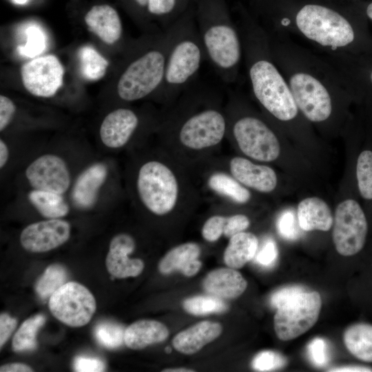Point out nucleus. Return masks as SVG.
Returning <instances> with one entry per match:
<instances>
[{
	"mask_svg": "<svg viewBox=\"0 0 372 372\" xmlns=\"http://www.w3.org/2000/svg\"><path fill=\"white\" fill-rule=\"evenodd\" d=\"M366 14L372 21V2H371L366 9Z\"/></svg>",
	"mask_w": 372,
	"mask_h": 372,
	"instance_id": "nucleus-53",
	"label": "nucleus"
},
{
	"mask_svg": "<svg viewBox=\"0 0 372 372\" xmlns=\"http://www.w3.org/2000/svg\"><path fill=\"white\" fill-rule=\"evenodd\" d=\"M49 308L52 315L63 323L73 327L87 324L96 311V301L83 285L68 282L50 297Z\"/></svg>",
	"mask_w": 372,
	"mask_h": 372,
	"instance_id": "nucleus-12",
	"label": "nucleus"
},
{
	"mask_svg": "<svg viewBox=\"0 0 372 372\" xmlns=\"http://www.w3.org/2000/svg\"><path fill=\"white\" fill-rule=\"evenodd\" d=\"M31 367L23 363H11L2 365L1 372H30L32 371Z\"/></svg>",
	"mask_w": 372,
	"mask_h": 372,
	"instance_id": "nucleus-47",
	"label": "nucleus"
},
{
	"mask_svg": "<svg viewBox=\"0 0 372 372\" xmlns=\"http://www.w3.org/2000/svg\"><path fill=\"white\" fill-rule=\"evenodd\" d=\"M173 31L172 25L149 49L129 62L116 85L117 94L122 101H136L158 92L163 79Z\"/></svg>",
	"mask_w": 372,
	"mask_h": 372,
	"instance_id": "nucleus-9",
	"label": "nucleus"
},
{
	"mask_svg": "<svg viewBox=\"0 0 372 372\" xmlns=\"http://www.w3.org/2000/svg\"><path fill=\"white\" fill-rule=\"evenodd\" d=\"M16 111V106L11 99L0 96V131L3 132L11 123Z\"/></svg>",
	"mask_w": 372,
	"mask_h": 372,
	"instance_id": "nucleus-45",
	"label": "nucleus"
},
{
	"mask_svg": "<svg viewBox=\"0 0 372 372\" xmlns=\"http://www.w3.org/2000/svg\"><path fill=\"white\" fill-rule=\"evenodd\" d=\"M222 331L220 323L201 321L177 333L172 340V345L183 354L192 355L218 338Z\"/></svg>",
	"mask_w": 372,
	"mask_h": 372,
	"instance_id": "nucleus-21",
	"label": "nucleus"
},
{
	"mask_svg": "<svg viewBox=\"0 0 372 372\" xmlns=\"http://www.w3.org/2000/svg\"><path fill=\"white\" fill-rule=\"evenodd\" d=\"M307 353L313 364L317 366H324L329 360L326 341L321 338L313 339L307 346Z\"/></svg>",
	"mask_w": 372,
	"mask_h": 372,
	"instance_id": "nucleus-41",
	"label": "nucleus"
},
{
	"mask_svg": "<svg viewBox=\"0 0 372 372\" xmlns=\"http://www.w3.org/2000/svg\"><path fill=\"white\" fill-rule=\"evenodd\" d=\"M25 89L39 97L54 95L63 83L64 70L56 56L49 54L35 58L21 69Z\"/></svg>",
	"mask_w": 372,
	"mask_h": 372,
	"instance_id": "nucleus-14",
	"label": "nucleus"
},
{
	"mask_svg": "<svg viewBox=\"0 0 372 372\" xmlns=\"http://www.w3.org/2000/svg\"><path fill=\"white\" fill-rule=\"evenodd\" d=\"M135 5L141 9H145L147 11V5L149 0H132Z\"/></svg>",
	"mask_w": 372,
	"mask_h": 372,
	"instance_id": "nucleus-52",
	"label": "nucleus"
},
{
	"mask_svg": "<svg viewBox=\"0 0 372 372\" xmlns=\"http://www.w3.org/2000/svg\"><path fill=\"white\" fill-rule=\"evenodd\" d=\"M287 360L282 354L273 351H262L257 353L251 362L252 368L258 371H270L286 366Z\"/></svg>",
	"mask_w": 372,
	"mask_h": 372,
	"instance_id": "nucleus-38",
	"label": "nucleus"
},
{
	"mask_svg": "<svg viewBox=\"0 0 372 372\" xmlns=\"http://www.w3.org/2000/svg\"><path fill=\"white\" fill-rule=\"evenodd\" d=\"M236 25L254 97L276 121L282 123L295 121L301 113L285 76L273 58L267 32L245 12H240Z\"/></svg>",
	"mask_w": 372,
	"mask_h": 372,
	"instance_id": "nucleus-2",
	"label": "nucleus"
},
{
	"mask_svg": "<svg viewBox=\"0 0 372 372\" xmlns=\"http://www.w3.org/2000/svg\"><path fill=\"white\" fill-rule=\"evenodd\" d=\"M227 216L213 215L206 220L201 229L203 238L207 242L217 241L223 234Z\"/></svg>",
	"mask_w": 372,
	"mask_h": 372,
	"instance_id": "nucleus-39",
	"label": "nucleus"
},
{
	"mask_svg": "<svg viewBox=\"0 0 372 372\" xmlns=\"http://www.w3.org/2000/svg\"><path fill=\"white\" fill-rule=\"evenodd\" d=\"M173 25V36L161 85L156 92L167 105L194 81L206 59L194 4Z\"/></svg>",
	"mask_w": 372,
	"mask_h": 372,
	"instance_id": "nucleus-6",
	"label": "nucleus"
},
{
	"mask_svg": "<svg viewBox=\"0 0 372 372\" xmlns=\"http://www.w3.org/2000/svg\"><path fill=\"white\" fill-rule=\"evenodd\" d=\"M74 369L78 372H101L105 370V364L97 358L76 356L74 360Z\"/></svg>",
	"mask_w": 372,
	"mask_h": 372,
	"instance_id": "nucleus-44",
	"label": "nucleus"
},
{
	"mask_svg": "<svg viewBox=\"0 0 372 372\" xmlns=\"http://www.w3.org/2000/svg\"><path fill=\"white\" fill-rule=\"evenodd\" d=\"M194 0H149L147 12L158 19L165 30L169 28L194 4Z\"/></svg>",
	"mask_w": 372,
	"mask_h": 372,
	"instance_id": "nucleus-30",
	"label": "nucleus"
},
{
	"mask_svg": "<svg viewBox=\"0 0 372 372\" xmlns=\"http://www.w3.org/2000/svg\"><path fill=\"white\" fill-rule=\"evenodd\" d=\"M344 344L357 359L372 362V324L358 322L348 327L343 334Z\"/></svg>",
	"mask_w": 372,
	"mask_h": 372,
	"instance_id": "nucleus-26",
	"label": "nucleus"
},
{
	"mask_svg": "<svg viewBox=\"0 0 372 372\" xmlns=\"http://www.w3.org/2000/svg\"><path fill=\"white\" fill-rule=\"evenodd\" d=\"M124 328L116 323L103 322L99 324L94 331L96 340L108 349H115L124 342Z\"/></svg>",
	"mask_w": 372,
	"mask_h": 372,
	"instance_id": "nucleus-36",
	"label": "nucleus"
},
{
	"mask_svg": "<svg viewBox=\"0 0 372 372\" xmlns=\"http://www.w3.org/2000/svg\"><path fill=\"white\" fill-rule=\"evenodd\" d=\"M135 248V240L127 234H118L112 238L105 261L107 271L112 276L125 278L142 273L145 267L143 261L129 257Z\"/></svg>",
	"mask_w": 372,
	"mask_h": 372,
	"instance_id": "nucleus-17",
	"label": "nucleus"
},
{
	"mask_svg": "<svg viewBox=\"0 0 372 372\" xmlns=\"http://www.w3.org/2000/svg\"><path fill=\"white\" fill-rule=\"evenodd\" d=\"M229 169L230 174L247 188L269 193L276 187V174L267 165L256 164L242 156H234L229 161Z\"/></svg>",
	"mask_w": 372,
	"mask_h": 372,
	"instance_id": "nucleus-18",
	"label": "nucleus"
},
{
	"mask_svg": "<svg viewBox=\"0 0 372 372\" xmlns=\"http://www.w3.org/2000/svg\"><path fill=\"white\" fill-rule=\"evenodd\" d=\"M278 256V249L275 242L267 240L261 249L257 251L255 259L256 262L262 267H269L272 266Z\"/></svg>",
	"mask_w": 372,
	"mask_h": 372,
	"instance_id": "nucleus-43",
	"label": "nucleus"
},
{
	"mask_svg": "<svg viewBox=\"0 0 372 372\" xmlns=\"http://www.w3.org/2000/svg\"><path fill=\"white\" fill-rule=\"evenodd\" d=\"M200 246L194 242H188L171 249L158 263V270L164 275L182 271L200 255Z\"/></svg>",
	"mask_w": 372,
	"mask_h": 372,
	"instance_id": "nucleus-29",
	"label": "nucleus"
},
{
	"mask_svg": "<svg viewBox=\"0 0 372 372\" xmlns=\"http://www.w3.org/2000/svg\"><path fill=\"white\" fill-rule=\"evenodd\" d=\"M368 232L367 218L358 200L348 198L338 205L332 237L338 254L344 256L358 254L365 245Z\"/></svg>",
	"mask_w": 372,
	"mask_h": 372,
	"instance_id": "nucleus-11",
	"label": "nucleus"
},
{
	"mask_svg": "<svg viewBox=\"0 0 372 372\" xmlns=\"http://www.w3.org/2000/svg\"><path fill=\"white\" fill-rule=\"evenodd\" d=\"M10 156L9 147L6 143L0 140V168L3 169L7 164Z\"/></svg>",
	"mask_w": 372,
	"mask_h": 372,
	"instance_id": "nucleus-50",
	"label": "nucleus"
},
{
	"mask_svg": "<svg viewBox=\"0 0 372 372\" xmlns=\"http://www.w3.org/2000/svg\"><path fill=\"white\" fill-rule=\"evenodd\" d=\"M68 278L66 269L61 265L48 267L35 285L37 294L43 299L50 297L65 283Z\"/></svg>",
	"mask_w": 372,
	"mask_h": 372,
	"instance_id": "nucleus-35",
	"label": "nucleus"
},
{
	"mask_svg": "<svg viewBox=\"0 0 372 372\" xmlns=\"http://www.w3.org/2000/svg\"><path fill=\"white\" fill-rule=\"evenodd\" d=\"M162 129L183 149L205 152L220 145L227 134L225 105L216 91L194 81L168 105Z\"/></svg>",
	"mask_w": 372,
	"mask_h": 372,
	"instance_id": "nucleus-3",
	"label": "nucleus"
},
{
	"mask_svg": "<svg viewBox=\"0 0 372 372\" xmlns=\"http://www.w3.org/2000/svg\"><path fill=\"white\" fill-rule=\"evenodd\" d=\"M329 371L334 372H368L372 371V368L362 365H349L330 369Z\"/></svg>",
	"mask_w": 372,
	"mask_h": 372,
	"instance_id": "nucleus-48",
	"label": "nucleus"
},
{
	"mask_svg": "<svg viewBox=\"0 0 372 372\" xmlns=\"http://www.w3.org/2000/svg\"><path fill=\"white\" fill-rule=\"evenodd\" d=\"M26 43L17 48L20 55L33 58L41 54L46 48V36L38 25H32L25 30Z\"/></svg>",
	"mask_w": 372,
	"mask_h": 372,
	"instance_id": "nucleus-37",
	"label": "nucleus"
},
{
	"mask_svg": "<svg viewBox=\"0 0 372 372\" xmlns=\"http://www.w3.org/2000/svg\"><path fill=\"white\" fill-rule=\"evenodd\" d=\"M28 199L36 210L45 218H62L70 211L63 194L31 189Z\"/></svg>",
	"mask_w": 372,
	"mask_h": 372,
	"instance_id": "nucleus-28",
	"label": "nucleus"
},
{
	"mask_svg": "<svg viewBox=\"0 0 372 372\" xmlns=\"http://www.w3.org/2000/svg\"><path fill=\"white\" fill-rule=\"evenodd\" d=\"M225 105L227 134H230L240 150L247 157L271 162L280 152L278 138L270 124L243 107L240 96L231 93Z\"/></svg>",
	"mask_w": 372,
	"mask_h": 372,
	"instance_id": "nucleus-8",
	"label": "nucleus"
},
{
	"mask_svg": "<svg viewBox=\"0 0 372 372\" xmlns=\"http://www.w3.org/2000/svg\"><path fill=\"white\" fill-rule=\"evenodd\" d=\"M140 125L134 110L120 107L110 112L102 121L99 135L102 143L110 149H119L132 139Z\"/></svg>",
	"mask_w": 372,
	"mask_h": 372,
	"instance_id": "nucleus-16",
	"label": "nucleus"
},
{
	"mask_svg": "<svg viewBox=\"0 0 372 372\" xmlns=\"http://www.w3.org/2000/svg\"><path fill=\"white\" fill-rule=\"evenodd\" d=\"M25 179L31 189L65 194L72 185L66 161L53 153L43 154L26 167Z\"/></svg>",
	"mask_w": 372,
	"mask_h": 372,
	"instance_id": "nucleus-13",
	"label": "nucleus"
},
{
	"mask_svg": "<svg viewBox=\"0 0 372 372\" xmlns=\"http://www.w3.org/2000/svg\"><path fill=\"white\" fill-rule=\"evenodd\" d=\"M194 6L207 60L224 83H235L243 58L242 45L227 1L194 0Z\"/></svg>",
	"mask_w": 372,
	"mask_h": 372,
	"instance_id": "nucleus-5",
	"label": "nucleus"
},
{
	"mask_svg": "<svg viewBox=\"0 0 372 372\" xmlns=\"http://www.w3.org/2000/svg\"><path fill=\"white\" fill-rule=\"evenodd\" d=\"M207 187L214 193L238 204L247 203L251 197L249 190L233 176L225 172H214L207 180Z\"/></svg>",
	"mask_w": 372,
	"mask_h": 372,
	"instance_id": "nucleus-27",
	"label": "nucleus"
},
{
	"mask_svg": "<svg viewBox=\"0 0 372 372\" xmlns=\"http://www.w3.org/2000/svg\"><path fill=\"white\" fill-rule=\"evenodd\" d=\"M45 322L42 314L35 315L24 321L14 335L12 347L15 352L30 351L37 347V333Z\"/></svg>",
	"mask_w": 372,
	"mask_h": 372,
	"instance_id": "nucleus-32",
	"label": "nucleus"
},
{
	"mask_svg": "<svg viewBox=\"0 0 372 372\" xmlns=\"http://www.w3.org/2000/svg\"><path fill=\"white\" fill-rule=\"evenodd\" d=\"M355 178L360 197L364 201L372 203V148H364L359 153Z\"/></svg>",
	"mask_w": 372,
	"mask_h": 372,
	"instance_id": "nucleus-33",
	"label": "nucleus"
},
{
	"mask_svg": "<svg viewBox=\"0 0 372 372\" xmlns=\"http://www.w3.org/2000/svg\"><path fill=\"white\" fill-rule=\"evenodd\" d=\"M172 161L150 158L138 167L134 179L138 201L149 213L165 216L180 205L188 204V185L185 176Z\"/></svg>",
	"mask_w": 372,
	"mask_h": 372,
	"instance_id": "nucleus-7",
	"label": "nucleus"
},
{
	"mask_svg": "<svg viewBox=\"0 0 372 372\" xmlns=\"http://www.w3.org/2000/svg\"><path fill=\"white\" fill-rule=\"evenodd\" d=\"M297 218L301 229L306 231H327L333 224L329 207L326 202L318 197L307 198L299 203Z\"/></svg>",
	"mask_w": 372,
	"mask_h": 372,
	"instance_id": "nucleus-23",
	"label": "nucleus"
},
{
	"mask_svg": "<svg viewBox=\"0 0 372 372\" xmlns=\"http://www.w3.org/2000/svg\"><path fill=\"white\" fill-rule=\"evenodd\" d=\"M17 324V320L7 313L0 316V347L6 342L12 333Z\"/></svg>",
	"mask_w": 372,
	"mask_h": 372,
	"instance_id": "nucleus-46",
	"label": "nucleus"
},
{
	"mask_svg": "<svg viewBox=\"0 0 372 372\" xmlns=\"http://www.w3.org/2000/svg\"><path fill=\"white\" fill-rule=\"evenodd\" d=\"M70 223L62 218H47L25 227L20 234L21 246L33 253L49 251L60 247L70 236Z\"/></svg>",
	"mask_w": 372,
	"mask_h": 372,
	"instance_id": "nucleus-15",
	"label": "nucleus"
},
{
	"mask_svg": "<svg viewBox=\"0 0 372 372\" xmlns=\"http://www.w3.org/2000/svg\"><path fill=\"white\" fill-rule=\"evenodd\" d=\"M265 29L269 34H295L322 53L358 54L362 42L361 30L348 17L320 3H306Z\"/></svg>",
	"mask_w": 372,
	"mask_h": 372,
	"instance_id": "nucleus-4",
	"label": "nucleus"
},
{
	"mask_svg": "<svg viewBox=\"0 0 372 372\" xmlns=\"http://www.w3.org/2000/svg\"><path fill=\"white\" fill-rule=\"evenodd\" d=\"M273 58L285 76L302 115L308 121H329L338 103L353 96L335 70L318 54L283 34H269Z\"/></svg>",
	"mask_w": 372,
	"mask_h": 372,
	"instance_id": "nucleus-1",
	"label": "nucleus"
},
{
	"mask_svg": "<svg viewBox=\"0 0 372 372\" xmlns=\"http://www.w3.org/2000/svg\"><path fill=\"white\" fill-rule=\"evenodd\" d=\"M163 372H193L194 371L192 369H187L184 367H178V368H172V369H166L163 370Z\"/></svg>",
	"mask_w": 372,
	"mask_h": 372,
	"instance_id": "nucleus-51",
	"label": "nucleus"
},
{
	"mask_svg": "<svg viewBox=\"0 0 372 372\" xmlns=\"http://www.w3.org/2000/svg\"><path fill=\"white\" fill-rule=\"evenodd\" d=\"M247 287V282L242 274L229 267L212 270L203 280V288L208 294L223 300L239 297Z\"/></svg>",
	"mask_w": 372,
	"mask_h": 372,
	"instance_id": "nucleus-20",
	"label": "nucleus"
},
{
	"mask_svg": "<svg viewBox=\"0 0 372 372\" xmlns=\"http://www.w3.org/2000/svg\"><path fill=\"white\" fill-rule=\"evenodd\" d=\"M271 305L276 309L273 327L282 341L296 338L316 323L322 307V299L316 291H306L298 285L287 286L274 291Z\"/></svg>",
	"mask_w": 372,
	"mask_h": 372,
	"instance_id": "nucleus-10",
	"label": "nucleus"
},
{
	"mask_svg": "<svg viewBox=\"0 0 372 372\" xmlns=\"http://www.w3.org/2000/svg\"><path fill=\"white\" fill-rule=\"evenodd\" d=\"M250 225L249 218L245 214H234L227 216L224 228V236L228 238L245 231Z\"/></svg>",
	"mask_w": 372,
	"mask_h": 372,
	"instance_id": "nucleus-42",
	"label": "nucleus"
},
{
	"mask_svg": "<svg viewBox=\"0 0 372 372\" xmlns=\"http://www.w3.org/2000/svg\"><path fill=\"white\" fill-rule=\"evenodd\" d=\"M85 21L89 30L107 44L114 43L121 37L123 28L120 17L109 5L93 6L86 14Z\"/></svg>",
	"mask_w": 372,
	"mask_h": 372,
	"instance_id": "nucleus-22",
	"label": "nucleus"
},
{
	"mask_svg": "<svg viewBox=\"0 0 372 372\" xmlns=\"http://www.w3.org/2000/svg\"><path fill=\"white\" fill-rule=\"evenodd\" d=\"M80 71L88 81H98L104 76L108 61L93 47L83 46L79 51Z\"/></svg>",
	"mask_w": 372,
	"mask_h": 372,
	"instance_id": "nucleus-31",
	"label": "nucleus"
},
{
	"mask_svg": "<svg viewBox=\"0 0 372 372\" xmlns=\"http://www.w3.org/2000/svg\"><path fill=\"white\" fill-rule=\"evenodd\" d=\"M169 330L163 323L152 320H141L131 324L125 330L124 342L134 350L161 343L169 336Z\"/></svg>",
	"mask_w": 372,
	"mask_h": 372,
	"instance_id": "nucleus-24",
	"label": "nucleus"
},
{
	"mask_svg": "<svg viewBox=\"0 0 372 372\" xmlns=\"http://www.w3.org/2000/svg\"><path fill=\"white\" fill-rule=\"evenodd\" d=\"M258 249V240L252 233L242 231L229 238L223 259L229 267L237 269L254 258Z\"/></svg>",
	"mask_w": 372,
	"mask_h": 372,
	"instance_id": "nucleus-25",
	"label": "nucleus"
},
{
	"mask_svg": "<svg viewBox=\"0 0 372 372\" xmlns=\"http://www.w3.org/2000/svg\"><path fill=\"white\" fill-rule=\"evenodd\" d=\"M202 267V262L196 259L190 262L183 271L182 273L187 277H192L195 276L200 269Z\"/></svg>",
	"mask_w": 372,
	"mask_h": 372,
	"instance_id": "nucleus-49",
	"label": "nucleus"
},
{
	"mask_svg": "<svg viewBox=\"0 0 372 372\" xmlns=\"http://www.w3.org/2000/svg\"><path fill=\"white\" fill-rule=\"evenodd\" d=\"M183 307L186 312L194 316L222 313L229 308L224 300L209 294L188 298L183 301Z\"/></svg>",
	"mask_w": 372,
	"mask_h": 372,
	"instance_id": "nucleus-34",
	"label": "nucleus"
},
{
	"mask_svg": "<svg viewBox=\"0 0 372 372\" xmlns=\"http://www.w3.org/2000/svg\"><path fill=\"white\" fill-rule=\"evenodd\" d=\"M298 225V221L296 219L293 212L287 210L280 215L277 227L281 236L288 240H295L300 235Z\"/></svg>",
	"mask_w": 372,
	"mask_h": 372,
	"instance_id": "nucleus-40",
	"label": "nucleus"
},
{
	"mask_svg": "<svg viewBox=\"0 0 372 372\" xmlns=\"http://www.w3.org/2000/svg\"><path fill=\"white\" fill-rule=\"evenodd\" d=\"M108 176L105 164L100 162L87 166L76 178L71 192L74 205L81 209L92 208Z\"/></svg>",
	"mask_w": 372,
	"mask_h": 372,
	"instance_id": "nucleus-19",
	"label": "nucleus"
},
{
	"mask_svg": "<svg viewBox=\"0 0 372 372\" xmlns=\"http://www.w3.org/2000/svg\"><path fill=\"white\" fill-rule=\"evenodd\" d=\"M14 1L17 4H24L28 1V0H14Z\"/></svg>",
	"mask_w": 372,
	"mask_h": 372,
	"instance_id": "nucleus-54",
	"label": "nucleus"
}]
</instances>
